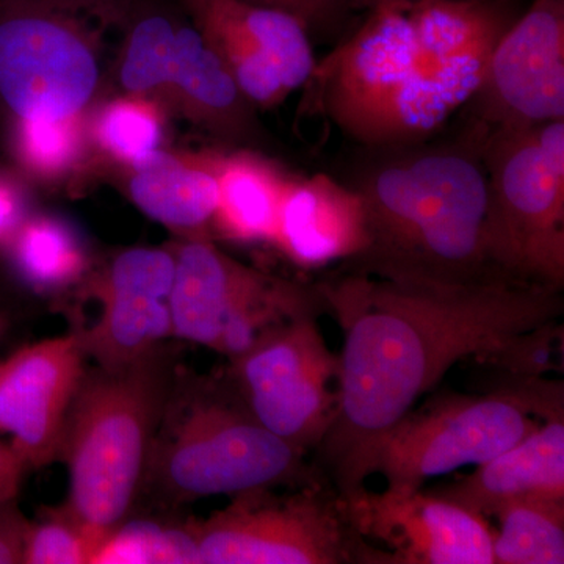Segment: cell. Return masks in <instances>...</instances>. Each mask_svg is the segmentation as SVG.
Returning a JSON list of instances; mask_svg holds the SVG:
<instances>
[{
	"label": "cell",
	"instance_id": "cell-30",
	"mask_svg": "<svg viewBox=\"0 0 564 564\" xmlns=\"http://www.w3.org/2000/svg\"><path fill=\"white\" fill-rule=\"evenodd\" d=\"M29 525L14 499L0 505V564L22 563Z\"/></svg>",
	"mask_w": 564,
	"mask_h": 564
},
{
	"label": "cell",
	"instance_id": "cell-12",
	"mask_svg": "<svg viewBox=\"0 0 564 564\" xmlns=\"http://www.w3.org/2000/svg\"><path fill=\"white\" fill-rule=\"evenodd\" d=\"M318 315L293 318L263 334L232 362V388L269 432L306 454L334 421L339 358Z\"/></svg>",
	"mask_w": 564,
	"mask_h": 564
},
{
	"label": "cell",
	"instance_id": "cell-16",
	"mask_svg": "<svg viewBox=\"0 0 564 564\" xmlns=\"http://www.w3.org/2000/svg\"><path fill=\"white\" fill-rule=\"evenodd\" d=\"M174 252L132 248L121 252L95 284L99 321L79 333L85 356L99 369L117 370L158 351L173 336Z\"/></svg>",
	"mask_w": 564,
	"mask_h": 564
},
{
	"label": "cell",
	"instance_id": "cell-29",
	"mask_svg": "<svg viewBox=\"0 0 564 564\" xmlns=\"http://www.w3.org/2000/svg\"><path fill=\"white\" fill-rule=\"evenodd\" d=\"M28 217L24 185L13 174L0 170V245H9Z\"/></svg>",
	"mask_w": 564,
	"mask_h": 564
},
{
	"label": "cell",
	"instance_id": "cell-32",
	"mask_svg": "<svg viewBox=\"0 0 564 564\" xmlns=\"http://www.w3.org/2000/svg\"><path fill=\"white\" fill-rule=\"evenodd\" d=\"M252 2L289 11L310 28L313 22L325 20L328 14H332L339 0H252Z\"/></svg>",
	"mask_w": 564,
	"mask_h": 564
},
{
	"label": "cell",
	"instance_id": "cell-24",
	"mask_svg": "<svg viewBox=\"0 0 564 564\" xmlns=\"http://www.w3.org/2000/svg\"><path fill=\"white\" fill-rule=\"evenodd\" d=\"M11 158L32 180L61 182L91 158L88 115L9 120Z\"/></svg>",
	"mask_w": 564,
	"mask_h": 564
},
{
	"label": "cell",
	"instance_id": "cell-7",
	"mask_svg": "<svg viewBox=\"0 0 564 564\" xmlns=\"http://www.w3.org/2000/svg\"><path fill=\"white\" fill-rule=\"evenodd\" d=\"M484 163L492 265L563 291L564 120L488 132Z\"/></svg>",
	"mask_w": 564,
	"mask_h": 564
},
{
	"label": "cell",
	"instance_id": "cell-31",
	"mask_svg": "<svg viewBox=\"0 0 564 564\" xmlns=\"http://www.w3.org/2000/svg\"><path fill=\"white\" fill-rule=\"evenodd\" d=\"M28 464L11 445L0 444V505L17 499Z\"/></svg>",
	"mask_w": 564,
	"mask_h": 564
},
{
	"label": "cell",
	"instance_id": "cell-18",
	"mask_svg": "<svg viewBox=\"0 0 564 564\" xmlns=\"http://www.w3.org/2000/svg\"><path fill=\"white\" fill-rule=\"evenodd\" d=\"M366 207L352 185L326 174L291 177L272 237V245L302 269L350 262L367 247Z\"/></svg>",
	"mask_w": 564,
	"mask_h": 564
},
{
	"label": "cell",
	"instance_id": "cell-4",
	"mask_svg": "<svg viewBox=\"0 0 564 564\" xmlns=\"http://www.w3.org/2000/svg\"><path fill=\"white\" fill-rule=\"evenodd\" d=\"M139 0H0V110L13 118L90 113L115 85Z\"/></svg>",
	"mask_w": 564,
	"mask_h": 564
},
{
	"label": "cell",
	"instance_id": "cell-10",
	"mask_svg": "<svg viewBox=\"0 0 564 564\" xmlns=\"http://www.w3.org/2000/svg\"><path fill=\"white\" fill-rule=\"evenodd\" d=\"M174 252L173 336L234 359L282 323L325 311L307 288L236 261L207 236L188 237Z\"/></svg>",
	"mask_w": 564,
	"mask_h": 564
},
{
	"label": "cell",
	"instance_id": "cell-5",
	"mask_svg": "<svg viewBox=\"0 0 564 564\" xmlns=\"http://www.w3.org/2000/svg\"><path fill=\"white\" fill-rule=\"evenodd\" d=\"M173 388L172 372L158 351L82 378L58 454L69 469L65 510L104 541L126 522L144 485Z\"/></svg>",
	"mask_w": 564,
	"mask_h": 564
},
{
	"label": "cell",
	"instance_id": "cell-20",
	"mask_svg": "<svg viewBox=\"0 0 564 564\" xmlns=\"http://www.w3.org/2000/svg\"><path fill=\"white\" fill-rule=\"evenodd\" d=\"M430 492L478 516L527 497L564 499V414L554 415L474 473Z\"/></svg>",
	"mask_w": 564,
	"mask_h": 564
},
{
	"label": "cell",
	"instance_id": "cell-15",
	"mask_svg": "<svg viewBox=\"0 0 564 564\" xmlns=\"http://www.w3.org/2000/svg\"><path fill=\"white\" fill-rule=\"evenodd\" d=\"M470 102L488 132L564 120V0H534L510 25Z\"/></svg>",
	"mask_w": 564,
	"mask_h": 564
},
{
	"label": "cell",
	"instance_id": "cell-33",
	"mask_svg": "<svg viewBox=\"0 0 564 564\" xmlns=\"http://www.w3.org/2000/svg\"><path fill=\"white\" fill-rule=\"evenodd\" d=\"M378 2H381V0H339V3H351L356 7H369V9H372Z\"/></svg>",
	"mask_w": 564,
	"mask_h": 564
},
{
	"label": "cell",
	"instance_id": "cell-13",
	"mask_svg": "<svg viewBox=\"0 0 564 564\" xmlns=\"http://www.w3.org/2000/svg\"><path fill=\"white\" fill-rule=\"evenodd\" d=\"M181 2L252 106H280L313 76V46L295 14L252 0Z\"/></svg>",
	"mask_w": 564,
	"mask_h": 564
},
{
	"label": "cell",
	"instance_id": "cell-19",
	"mask_svg": "<svg viewBox=\"0 0 564 564\" xmlns=\"http://www.w3.org/2000/svg\"><path fill=\"white\" fill-rule=\"evenodd\" d=\"M415 40L456 98L469 104L516 18L507 0H410Z\"/></svg>",
	"mask_w": 564,
	"mask_h": 564
},
{
	"label": "cell",
	"instance_id": "cell-2",
	"mask_svg": "<svg viewBox=\"0 0 564 564\" xmlns=\"http://www.w3.org/2000/svg\"><path fill=\"white\" fill-rule=\"evenodd\" d=\"M486 135L477 122L458 143L386 150L391 155L352 185L362 196L369 240L344 272L444 284L508 278L486 247Z\"/></svg>",
	"mask_w": 564,
	"mask_h": 564
},
{
	"label": "cell",
	"instance_id": "cell-11",
	"mask_svg": "<svg viewBox=\"0 0 564 564\" xmlns=\"http://www.w3.org/2000/svg\"><path fill=\"white\" fill-rule=\"evenodd\" d=\"M204 564H381L383 554L352 530L343 500L322 481L289 496L272 489L232 497L193 522Z\"/></svg>",
	"mask_w": 564,
	"mask_h": 564
},
{
	"label": "cell",
	"instance_id": "cell-28",
	"mask_svg": "<svg viewBox=\"0 0 564 564\" xmlns=\"http://www.w3.org/2000/svg\"><path fill=\"white\" fill-rule=\"evenodd\" d=\"M104 540L65 510L52 511L50 518L31 522L25 536L28 564H93Z\"/></svg>",
	"mask_w": 564,
	"mask_h": 564
},
{
	"label": "cell",
	"instance_id": "cell-14",
	"mask_svg": "<svg viewBox=\"0 0 564 564\" xmlns=\"http://www.w3.org/2000/svg\"><path fill=\"white\" fill-rule=\"evenodd\" d=\"M343 500L356 533L386 545L383 564H492V530L484 516L423 486L367 488Z\"/></svg>",
	"mask_w": 564,
	"mask_h": 564
},
{
	"label": "cell",
	"instance_id": "cell-21",
	"mask_svg": "<svg viewBox=\"0 0 564 564\" xmlns=\"http://www.w3.org/2000/svg\"><path fill=\"white\" fill-rule=\"evenodd\" d=\"M129 198L151 220L185 237L207 236L217 206L214 150L154 152L124 170Z\"/></svg>",
	"mask_w": 564,
	"mask_h": 564
},
{
	"label": "cell",
	"instance_id": "cell-17",
	"mask_svg": "<svg viewBox=\"0 0 564 564\" xmlns=\"http://www.w3.org/2000/svg\"><path fill=\"white\" fill-rule=\"evenodd\" d=\"M79 334L29 345L0 362V432L28 467L58 458L70 403L84 378Z\"/></svg>",
	"mask_w": 564,
	"mask_h": 564
},
{
	"label": "cell",
	"instance_id": "cell-9",
	"mask_svg": "<svg viewBox=\"0 0 564 564\" xmlns=\"http://www.w3.org/2000/svg\"><path fill=\"white\" fill-rule=\"evenodd\" d=\"M115 85L155 99L170 113L228 140L256 131L252 109L228 66L212 50L185 7L139 0L122 41Z\"/></svg>",
	"mask_w": 564,
	"mask_h": 564
},
{
	"label": "cell",
	"instance_id": "cell-22",
	"mask_svg": "<svg viewBox=\"0 0 564 564\" xmlns=\"http://www.w3.org/2000/svg\"><path fill=\"white\" fill-rule=\"evenodd\" d=\"M217 206L212 225L237 243L272 242L278 209L291 174L261 152L214 150Z\"/></svg>",
	"mask_w": 564,
	"mask_h": 564
},
{
	"label": "cell",
	"instance_id": "cell-8",
	"mask_svg": "<svg viewBox=\"0 0 564 564\" xmlns=\"http://www.w3.org/2000/svg\"><path fill=\"white\" fill-rule=\"evenodd\" d=\"M564 414L562 381H510L484 395L437 397L410 411L386 436L375 473L386 485L423 486L434 477L486 463L541 422Z\"/></svg>",
	"mask_w": 564,
	"mask_h": 564
},
{
	"label": "cell",
	"instance_id": "cell-25",
	"mask_svg": "<svg viewBox=\"0 0 564 564\" xmlns=\"http://www.w3.org/2000/svg\"><path fill=\"white\" fill-rule=\"evenodd\" d=\"M492 564L564 563V499L511 500L492 514Z\"/></svg>",
	"mask_w": 564,
	"mask_h": 564
},
{
	"label": "cell",
	"instance_id": "cell-3",
	"mask_svg": "<svg viewBox=\"0 0 564 564\" xmlns=\"http://www.w3.org/2000/svg\"><path fill=\"white\" fill-rule=\"evenodd\" d=\"M311 79L326 117L373 150L423 143L463 107L415 40L410 0L373 6Z\"/></svg>",
	"mask_w": 564,
	"mask_h": 564
},
{
	"label": "cell",
	"instance_id": "cell-27",
	"mask_svg": "<svg viewBox=\"0 0 564 564\" xmlns=\"http://www.w3.org/2000/svg\"><path fill=\"white\" fill-rule=\"evenodd\" d=\"M199 563L192 524L166 527L154 522H122L106 538L93 564Z\"/></svg>",
	"mask_w": 564,
	"mask_h": 564
},
{
	"label": "cell",
	"instance_id": "cell-1",
	"mask_svg": "<svg viewBox=\"0 0 564 564\" xmlns=\"http://www.w3.org/2000/svg\"><path fill=\"white\" fill-rule=\"evenodd\" d=\"M344 334L336 415L311 469L340 499L366 488L393 426L452 367L481 361L562 318V291L536 282H399L344 272L317 285Z\"/></svg>",
	"mask_w": 564,
	"mask_h": 564
},
{
	"label": "cell",
	"instance_id": "cell-6",
	"mask_svg": "<svg viewBox=\"0 0 564 564\" xmlns=\"http://www.w3.org/2000/svg\"><path fill=\"white\" fill-rule=\"evenodd\" d=\"M303 451L269 432L232 389L174 386L144 484L174 503L318 481Z\"/></svg>",
	"mask_w": 564,
	"mask_h": 564
},
{
	"label": "cell",
	"instance_id": "cell-23",
	"mask_svg": "<svg viewBox=\"0 0 564 564\" xmlns=\"http://www.w3.org/2000/svg\"><path fill=\"white\" fill-rule=\"evenodd\" d=\"M170 111L155 99L121 91L107 96L88 113L91 154L118 166L131 169L163 150Z\"/></svg>",
	"mask_w": 564,
	"mask_h": 564
},
{
	"label": "cell",
	"instance_id": "cell-26",
	"mask_svg": "<svg viewBox=\"0 0 564 564\" xmlns=\"http://www.w3.org/2000/svg\"><path fill=\"white\" fill-rule=\"evenodd\" d=\"M9 247L18 273L41 291L65 288L87 269L79 236L58 218H25Z\"/></svg>",
	"mask_w": 564,
	"mask_h": 564
}]
</instances>
